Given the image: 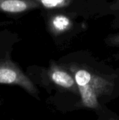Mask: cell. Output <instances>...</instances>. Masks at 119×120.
<instances>
[{"label": "cell", "mask_w": 119, "mask_h": 120, "mask_svg": "<svg viewBox=\"0 0 119 120\" xmlns=\"http://www.w3.org/2000/svg\"><path fill=\"white\" fill-rule=\"evenodd\" d=\"M40 4L36 0H0V12L21 13L36 8Z\"/></svg>", "instance_id": "obj_4"}, {"label": "cell", "mask_w": 119, "mask_h": 120, "mask_svg": "<svg viewBox=\"0 0 119 120\" xmlns=\"http://www.w3.org/2000/svg\"><path fill=\"white\" fill-rule=\"evenodd\" d=\"M71 26V20L65 15H56L50 18L49 22L50 29L55 34L62 33L69 30Z\"/></svg>", "instance_id": "obj_5"}, {"label": "cell", "mask_w": 119, "mask_h": 120, "mask_svg": "<svg viewBox=\"0 0 119 120\" xmlns=\"http://www.w3.org/2000/svg\"><path fill=\"white\" fill-rule=\"evenodd\" d=\"M48 77L50 82L56 86L75 94H79L78 86L74 75L69 70L53 63L48 68Z\"/></svg>", "instance_id": "obj_3"}, {"label": "cell", "mask_w": 119, "mask_h": 120, "mask_svg": "<svg viewBox=\"0 0 119 120\" xmlns=\"http://www.w3.org/2000/svg\"><path fill=\"white\" fill-rule=\"evenodd\" d=\"M69 70L76 82L82 105L89 109H98L99 98L110 94L114 84L106 77L76 64L70 65Z\"/></svg>", "instance_id": "obj_1"}, {"label": "cell", "mask_w": 119, "mask_h": 120, "mask_svg": "<svg viewBox=\"0 0 119 120\" xmlns=\"http://www.w3.org/2000/svg\"><path fill=\"white\" fill-rule=\"evenodd\" d=\"M105 42L109 46L119 47V33L109 35L105 39Z\"/></svg>", "instance_id": "obj_7"}, {"label": "cell", "mask_w": 119, "mask_h": 120, "mask_svg": "<svg viewBox=\"0 0 119 120\" xmlns=\"http://www.w3.org/2000/svg\"><path fill=\"white\" fill-rule=\"evenodd\" d=\"M44 7L52 8L55 7H61L67 4V0H36Z\"/></svg>", "instance_id": "obj_6"}, {"label": "cell", "mask_w": 119, "mask_h": 120, "mask_svg": "<svg viewBox=\"0 0 119 120\" xmlns=\"http://www.w3.org/2000/svg\"><path fill=\"white\" fill-rule=\"evenodd\" d=\"M0 84L19 86L33 96L38 94L32 80L17 64L8 59L0 60Z\"/></svg>", "instance_id": "obj_2"}]
</instances>
